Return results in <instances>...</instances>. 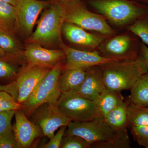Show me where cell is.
Wrapping results in <instances>:
<instances>
[{"mask_svg": "<svg viewBox=\"0 0 148 148\" xmlns=\"http://www.w3.org/2000/svg\"><path fill=\"white\" fill-rule=\"evenodd\" d=\"M18 73L16 66L7 61L0 60V78H12L16 76Z\"/></svg>", "mask_w": 148, "mask_h": 148, "instance_id": "cell-31", "label": "cell"}, {"mask_svg": "<svg viewBox=\"0 0 148 148\" xmlns=\"http://www.w3.org/2000/svg\"><path fill=\"white\" fill-rule=\"evenodd\" d=\"M91 147V148H130V142L127 130H125L113 140L92 143Z\"/></svg>", "mask_w": 148, "mask_h": 148, "instance_id": "cell-23", "label": "cell"}, {"mask_svg": "<svg viewBox=\"0 0 148 148\" xmlns=\"http://www.w3.org/2000/svg\"><path fill=\"white\" fill-rule=\"evenodd\" d=\"M127 105V100L123 101L104 117L107 123L114 129L120 131L128 127Z\"/></svg>", "mask_w": 148, "mask_h": 148, "instance_id": "cell-20", "label": "cell"}, {"mask_svg": "<svg viewBox=\"0 0 148 148\" xmlns=\"http://www.w3.org/2000/svg\"><path fill=\"white\" fill-rule=\"evenodd\" d=\"M137 60L148 71V47L143 42L140 43Z\"/></svg>", "mask_w": 148, "mask_h": 148, "instance_id": "cell-33", "label": "cell"}, {"mask_svg": "<svg viewBox=\"0 0 148 148\" xmlns=\"http://www.w3.org/2000/svg\"><path fill=\"white\" fill-rule=\"evenodd\" d=\"M124 100L121 91L107 88L94 101L98 106L101 116L104 118Z\"/></svg>", "mask_w": 148, "mask_h": 148, "instance_id": "cell-18", "label": "cell"}, {"mask_svg": "<svg viewBox=\"0 0 148 148\" xmlns=\"http://www.w3.org/2000/svg\"><path fill=\"white\" fill-rule=\"evenodd\" d=\"M79 26L65 22L62 27L66 38L72 43L87 47L89 51L97 50L106 38L102 35L90 34Z\"/></svg>", "mask_w": 148, "mask_h": 148, "instance_id": "cell-15", "label": "cell"}, {"mask_svg": "<svg viewBox=\"0 0 148 148\" xmlns=\"http://www.w3.org/2000/svg\"><path fill=\"white\" fill-rule=\"evenodd\" d=\"M61 62L51 69L40 83L36 88L27 101L22 104L23 110L27 117H30L36 109L44 103L57 106L61 92L59 84V78L64 70Z\"/></svg>", "mask_w": 148, "mask_h": 148, "instance_id": "cell-4", "label": "cell"}, {"mask_svg": "<svg viewBox=\"0 0 148 148\" xmlns=\"http://www.w3.org/2000/svg\"><path fill=\"white\" fill-rule=\"evenodd\" d=\"M66 7L60 3H51L38 21L36 29L28 39L30 43L49 45L63 42L61 38L62 27L65 22Z\"/></svg>", "mask_w": 148, "mask_h": 148, "instance_id": "cell-3", "label": "cell"}, {"mask_svg": "<svg viewBox=\"0 0 148 148\" xmlns=\"http://www.w3.org/2000/svg\"><path fill=\"white\" fill-rule=\"evenodd\" d=\"M5 52L0 47V56H4L5 55Z\"/></svg>", "mask_w": 148, "mask_h": 148, "instance_id": "cell-38", "label": "cell"}, {"mask_svg": "<svg viewBox=\"0 0 148 148\" xmlns=\"http://www.w3.org/2000/svg\"><path fill=\"white\" fill-rule=\"evenodd\" d=\"M130 91L128 102L142 108L148 107V73L140 77Z\"/></svg>", "mask_w": 148, "mask_h": 148, "instance_id": "cell-19", "label": "cell"}, {"mask_svg": "<svg viewBox=\"0 0 148 148\" xmlns=\"http://www.w3.org/2000/svg\"><path fill=\"white\" fill-rule=\"evenodd\" d=\"M125 130L119 131L114 129L107 123L103 116H100L90 121L70 122L65 135L79 136L91 145L97 142L113 140Z\"/></svg>", "mask_w": 148, "mask_h": 148, "instance_id": "cell-7", "label": "cell"}, {"mask_svg": "<svg viewBox=\"0 0 148 148\" xmlns=\"http://www.w3.org/2000/svg\"><path fill=\"white\" fill-rule=\"evenodd\" d=\"M61 148H91V144L75 135H64Z\"/></svg>", "mask_w": 148, "mask_h": 148, "instance_id": "cell-26", "label": "cell"}, {"mask_svg": "<svg viewBox=\"0 0 148 148\" xmlns=\"http://www.w3.org/2000/svg\"><path fill=\"white\" fill-rule=\"evenodd\" d=\"M143 109H144V110H145L147 111V112H148V107H146V108H143Z\"/></svg>", "mask_w": 148, "mask_h": 148, "instance_id": "cell-39", "label": "cell"}, {"mask_svg": "<svg viewBox=\"0 0 148 148\" xmlns=\"http://www.w3.org/2000/svg\"><path fill=\"white\" fill-rule=\"evenodd\" d=\"M130 34L106 38L97 50L104 57L118 61L137 59L141 42L138 37Z\"/></svg>", "mask_w": 148, "mask_h": 148, "instance_id": "cell-8", "label": "cell"}, {"mask_svg": "<svg viewBox=\"0 0 148 148\" xmlns=\"http://www.w3.org/2000/svg\"><path fill=\"white\" fill-rule=\"evenodd\" d=\"M0 148H19L15 139L13 127L0 135Z\"/></svg>", "mask_w": 148, "mask_h": 148, "instance_id": "cell-30", "label": "cell"}, {"mask_svg": "<svg viewBox=\"0 0 148 148\" xmlns=\"http://www.w3.org/2000/svg\"><path fill=\"white\" fill-rule=\"evenodd\" d=\"M51 3L40 0H17L15 6L17 25L21 32L27 36L31 35L40 13Z\"/></svg>", "mask_w": 148, "mask_h": 148, "instance_id": "cell-11", "label": "cell"}, {"mask_svg": "<svg viewBox=\"0 0 148 148\" xmlns=\"http://www.w3.org/2000/svg\"><path fill=\"white\" fill-rule=\"evenodd\" d=\"M15 123L12 125L19 148L30 147L42 133L39 126L29 120L23 110L15 111Z\"/></svg>", "mask_w": 148, "mask_h": 148, "instance_id": "cell-13", "label": "cell"}, {"mask_svg": "<svg viewBox=\"0 0 148 148\" xmlns=\"http://www.w3.org/2000/svg\"><path fill=\"white\" fill-rule=\"evenodd\" d=\"M64 5L66 7L65 22L96 32L106 38L116 35V31L109 25L106 18L100 14L88 10L82 1Z\"/></svg>", "mask_w": 148, "mask_h": 148, "instance_id": "cell-5", "label": "cell"}, {"mask_svg": "<svg viewBox=\"0 0 148 148\" xmlns=\"http://www.w3.org/2000/svg\"><path fill=\"white\" fill-rule=\"evenodd\" d=\"M1 1L4 2L8 3L14 6L16 5L17 0H0Z\"/></svg>", "mask_w": 148, "mask_h": 148, "instance_id": "cell-36", "label": "cell"}, {"mask_svg": "<svg viewBox=\"0 0 148 148\" xmlns=\"http://www.w3.org/2000/svg\"><path fill=\"white\" fill-rule=\"evenodd\" d=\"M6 91L8 92L11 95H12L16 101L18 96V92L16 81L10 84L4 85L0 84V91Z\"/></svg>", "mask_w": 148, "mask_h": 148, "instance_id": "cell-34", "label": "cell"}, {"mask_svg": "<svg viewBox=\"0 0 148 148\" xmlns=\"http://www.w3.org/2000/svg\"><path fill=\"white\" fill-rule=\"evenodd\" d=\"M24 55L30 66H38L52 69L66 57L62 49H50L38 44L30 43L26 47Z\"/></svg>", "mask_w": 148, "mask_h": 148, "instance_id": "cell-14", "label": "cell"}, {"mask_svg": "<svg viewBox=\"0 0 148 148\" xmlns=\"http://www.w3.org/2000/svg\"><path fill=\"white\" fill-rule=\"evenodd\" d=\"M51 69L41 66L29 65L21 71L16 81L18 92L17 102L22 104L27 101Z\"/></svg>", "mask_w": 148, "mask_h": 148, "instance_id": "cell-12", "label": "cell"}, {"mask_svg": "<svg viewBox=\"0 0 148 148\" xmlns=\"http://www.w3.org/2000/svg\"><path fill=\"white\" fill-rule=\"evenodd\" d=\"M127 102L128 127L133 126H148V112L142 107L130 103L128 101Z\"/></svg>", "mask_w": 148, "mask_h": 148, "instance_id": "cell-22", "label": "cell"}, {"mask_svg": "<svg viewBox=\"0 0 148 148\" xmlns=\"http://www.w3.org/2000/svg\"><path fill=\"white\" fill-rule=\"evenodd\" d=\"M59 78L61 92L75 90L80 86L86 76L87 69H64Z\"/></svg>", "mask_w": 148, "mask_h": 148, "instance_id": "cell-17", "label": "cell"}, {"mask_svg": "<svg viewBox=\"0 0 148 148\" xmlns=\"http://www.w3.org/2000/svg\"><path fill=\"white\" fill-rule=\"evenodd\" d=\"M126 29L148 45V15L139 18Z\"/></svg>", "mask_w": 148, "mask_h": 148, "instance_id": "cell-24", "label": "cell"}, {"mask_svg": "<svg viewBox=\"0 0 148 148\" xmlns=\"http://www.w3.org/2000/svg\"><path fill=\"white\" fill-rule=\"evenodd\" d=\"M97 13L119 27H127L148 15V5L134 0H86Z\"/></svg>", "mask_w": 148, "mask_h": 148, "instance_id": "cell-1", "label": "cell"}, {"mask_svg": "<svg viewBox=\"0 0 148 148\" xmlns=\"http://www.w3.org/2000/svg\"><path fill=\"white\" fill-rule=\"evenodd\" d=\"M57 106L72 121H90L102 116L94 101L81 97L74 90L61 92Z\"/></svg>", "mask_w": 148, "mask_h": 148, "instance_id": "cell-6", "label": "cell"}, {"mask_svg": "<svg viewBox=\"0 0 148 148\" xmlns=\"http://www.w3.org/2000/svg\"><path fill=\"white\" fill-rule=\"evenodd\" d=\"M101 66L106 88L121 92L130 90L142 75L148 73L137 59L112 61Z\"/></svg>", "mask_w": 148, "mask_h": 148, "instance_id": "cell-2", "label": "cell"}, {"mask_svg": "<svg viewBox=\"0 0 148 148\" xmlns=\"http://www.w3.org/2000/svg\"><path fill=\"white\" fill-rule=\"evenodd\" d=\"M106 88L102 68L97 66L87 69L84 81L74 91L81 97L94 101Z\"/></svg>", "mask_w": 148, "mask_h": 148, "instance_id": "cell-16", "label": "cell"}, {"mask_svg": "<svg viewBox=\"0 0 148 148\" xmlns=\"http://www.w3.org/2000/svg\"><path fill=\"white\" fill-rule=\"evenodd\" d=\"M15 110L0 112V135L12 128V120L14 116Z\"/></svg>", "mask_w": 148, "mask_h": 148, "instance_id": "cell-29", "label": "cell"}, {"mask_svg": "<svg viewBox=\"0 0 148 148\" xmlns=\"http://www.w3.org/2000/svg\"><path fill=\"white\" fill-rule=\"evenodd\" d=\"M17 25L16 7L0 1V29L10 33Z\"/></svg>", "mask_w": 148, "mask_h": 148, "instance_id": "cell-21", "label": "cell"}, {"mask_svg": "<svg viewBox=\"0 0 148 148\" xmlns=\"http://www.w3.org/2000/svg\"><path fill=\"white\" fill-rule=\"evenodd\" d=\"M134 140L141 146L148 148V125L130 127Z\"/></svg>", "mask_w": 148, "mask_h": 148, "instance_id": "cell-28", "label": "cell"}, {"mask_svg": "<svg viewBox=\"0 0 148 148\" xmlns=\"http://www.w3.org/2000/svg\"><path fill=\"white\" fill-rule=\"evenodd\" d=\"M0 30H1V29H0Z\"/></svg>", "mask_w": 148, "mask_h": 148, "instance_id": "cell-40", "label": "cell"}, {"mask_svg": "<svg viewBox=\"0 0 148 148\" xmlns=\"http://www.w3.org/2000/svg\"><path fill=\"white\" fill-rule=\"evenodd\" d=\"M81 1L82 0H49V1L51 3L56 2L64 5H68Z\"/></svg>", "mask_w": 148, "mask_h": 148, "instance_id": "cell-35", "label": "cell"}, {"mask_svg": "<svg viewBox=\"0 0 148 148\" xmlns=\"http://www.w3.org/2000/svg\"><path fill=\"white\" fill-rule=\"evenodd\" d=\"M67 126H62L48 143L41 147L43 148H59L65 135Z\"/></svg>", "mask_w": 148, "mask_h": 148, "instance_id": "cell-32", "label": "cell"}, {"mask_svg": "<svg viewBox=\"0 0 148 148\" xmlns=\"http://www.w3.org/2000/svg\"><path fill=\"white\" fill-rule=\"evenodd\" d=\"M66 58V64L64 69H88L92 66L118 61L107 58L101 55L97 50H81L68 46L62 42L60 44Z\"/></svg>", "mask_w": 148, "mask_h": 148, "instance_id": "cell-10", "label": "cell"}, {"mask_svg": "<svg viewBox=\"0 0 148 148\" xmlns=\"http://www.w3.org/2000/svg\"><path fill=\"white\" fill-rule=\"evenodd\" d=\"M0 47L5 53L12 54L16 53L18 50V46L16 40L10 33L0 30Z\"/></svg>", "mask_w": 148, "mask_h": 148, "instance_id": "cell-27", "label": "cell"}, {"mask_svg": "<svg viewBox=\"0 0 148 148\" xmlns=\"http://www.w3.org/2000/svg\"><path fill=\"white\" fill-rule=\"evenodd\" d=\"M30 120L40 127L43 134L50 140L62 126H68L71 119L57 106L46 103L41 105L31 115Z\"/></svg>", "mask_w": 148, "mask_h": 148, "instance_id": "cell-9", "label": "cell"}, {"mask_svg": "<svg viewBox=\"0 0 148 148\" xmlns=\"http://www.w3.org/2000/svg\"><path fill=\"white\" fill-rule=\"evenodd\" d=\"M134 1L143 3L145 4L148 5V0H134Z\"/></svg>", "mask_w": 148, "mask_h": 148, "instance_id": "cell-37", "label": "cell"}, {"mask_svg": "<svg viewBox=\"0 0 148 148\" xmlns=\"http://www.w3.org/2000/svg\"><path fill=\"white\" fill-rule=\"evenodd\" d=\"M24 106L17 102L12 95L4 91H0V112L24 110Z\"/></svg>", "mask_w": 148, "mask_h": 148, "instance_id": "cell-25", "label": "cell"}]
</instances>
